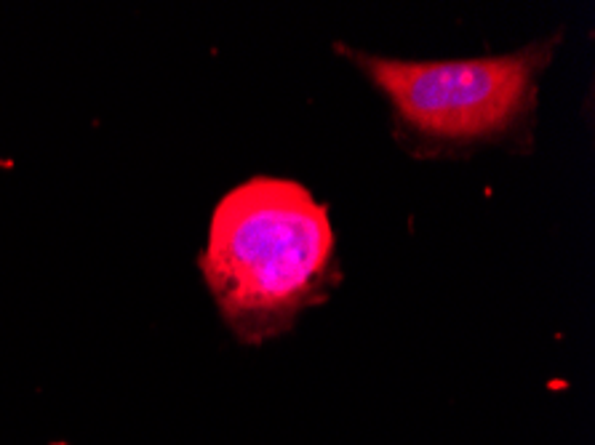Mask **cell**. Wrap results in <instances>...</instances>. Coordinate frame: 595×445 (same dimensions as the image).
Wrapping results in <instances>:
<instances>
[{
  "label": "cell",
  "mask_w": 595,
  "mask_h": 445,
  "mask_svg": "<svg viewBox=\"0 0 595 445\" xmlns=\"http://www.w3.org/2000/svg\"><path fill=\"white\" fill-rule=\"evenodd\" d=\"M326 205L291 179L254 176L216 203L201 275L232 334L259 344L286 334L336 280Z\"/></svg>",
  "instance_id": "1"
},
{
  "label": "cell",
  "mask_w": 595,
  "mask_h": 445,
  "mask_svg": "<svg viewBox=\"0 0 595 445\" xmlns=\"http://www.w3.org/2000/svg\"><path fill=\"white\" fill-rule=\"evenodd\" d=\"M555 41L475 59L406 61L353 53L406 131L435 144H475L510 133L536 104Z\"/></svg>",
  "instance_id": "2"
}]
</instances>
